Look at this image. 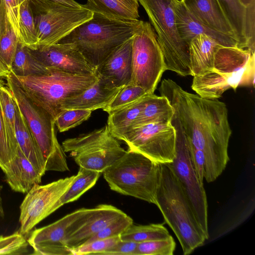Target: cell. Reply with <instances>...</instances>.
Segmentation results:
<instances>
[{"mask_svg": "<svg viewBox=\"0 0 255 255\" xmlns=\"http://www.w3.org/2000/svg\"><path fill=\"white\" fill-rule=\"evenodd\" d=\"M159 92L169 102L174 117L185 135L205 157L204 179L215 181L229 160L228 149L232 129L226 104L184 90L170 79H163Z\"/></svg>", "mask_w": 255, "mask_h": 255, "instance_id": "1", "label": "cell"}, {"mask_svg": "<svg viewBox=\"0 0 255 255\" xmlns=\"http://www.w3.org/2000/svg\"><path fill=\"white\" fill-rule=\"evenodd\" d=\"M155 205L177 238L183 254H191L208 237L200 226L170 163L160 164Z\"/></svg>", "mask_w": 255, "mask_h": 255, "instance_id": "2", "label": "cell"}, {"mask_svg": "<svg viewBox=\"0 0 255 255\" xmlns=\"http://www.w3.org/2000/svg\"><path fill=\"white\" fill-rule=\"evenodd\" d=\"M142 22L94 13L92 18L76 27L58 43L74 46L96 72L117 47L133 36Z\"/></svg>", "mask_w": 255, "mask_h": 255, "instance_id": "3", "label": "cell"}, {"mask_svg": "<svg viewBox=\"0 0 255 255\" xmlns=\"http://www.w3.org/2000/svg\"><path fill=\"white\" fill-rule=\"evenodd\" d=\"M255 52L237 46L220 45L213 67L193 76L191 88L199 96L218 99L230 88L253 86L255 79Z\"/></svg>", "mask_w": 255, "mask_h": 255, "instance_id": "4", "label": "cell"}, {"mask_svg": "<svg viewBox=\"0 0 255 255\" xmlns=\"http://www.w3.org/2000/svg\"><path fill=\"white\" fill-rule=\"evenodd\" d=\"M5 79V85L9 88L43 157L46 171H69L65 152L56 137L55 119L33 101L11 71Z\"/></svg>", "mask_w": 255, "mask_h": 255, "instance_id": "5", "label": "cell"}, {"mask_svg": "<svg viewBox=\"0 0 255 255\" xmlns=\"http://www.w3.org/2000/svg\"><path fill=\"white\" fill-rule=\"evenodd\" d=\"M102 173L111 190L155 204L159 163L128 150Z\"/></svg>", "mask_w": 255, "mask_h": 255, "instance_id": "6", "label": "cell"}, {"mask_svg": "<svg viewBox=\"0 0 255 255\" xmlns=\"http://www.w3.org/2000/svg\"><path fill=\"white\" fill-rule=\"evenodd\" d=\"M15 77L33 101L54 119L62 111L61 105L65 100L81 93L98 78L96 72L71 74L53 69L45 74Z\"/></svg>", "mask_w": 255, "mask_h": 255, "instance_id": "7", "label": "cell"}, {"mask_svg": "<svg viewBox=\"0 0 255 255\" xmlns=\"http://www.w3.org/2000/svg\"><path fill=\"white\" fill-rule=\"evenodd\" d=\"M145 9L162 50L166 70L191 75L188 44L179 34L175 0H138Z\"/></svg>", "mask_w": 255, "mask_h": 255, "instance_id": "8", "label": "cell"}, {"mask_svg": "<svg viewBox=\"0 0 255 255\" xmlns=\"http://www.w3.org/2000/svg\"><path fill=\"white\" fill-rule=\"evenodd\" d=\"M166 71L163 53L151 24L142 21L132 37L131 76L128 84L154 94Z\"/></svg>", "mask_w": 255, "mask_h": 255, "instance_id": "9", "label": "cell"}, {"mask_svg": "<svg viewBox=\"0 0 255 255\" xmlns=\"http://www.w3.org/2000/svg\"><path fill=\"white\" fill-rule=\"evenodd\" d=\"M29 0L38 48L58 43L76 27L92 18L94 14L84 7L74 8L49 0Z\"/></svg>", "mask_w": 255, "mask_h": 255, "instance_id": "10", "label": "cell"}, {"mask_svg": "<svg viewBox=\"0 0 255 255\" xmlns=\"http://www.w3.org/2000/svg\"><path fill=\"white\" fill-rule=\"evenodd\" d=\"M65 152L69 153L79 167L102 173L126 152L110 132L107 125L99 129L63 141Z\"/></svg>", "mask_w": 255, "mask_h": 255, "instance_id": "11", "label": "cell"}, {"mask_svg": "<svg viewBox=\"0 0 255 255\" xmlns=\"http://www.w3.org/2000/svg\"><path fill=\"white\" fill-rule=\"evenodd\" d=\"M170 123L176 129V141L175 156L170 164L200 226L209 238L208 204L204 185L199 180L191 164L186 136L179 124L174 116Z\"/></svg>", "mask_w": 255, "mask_h": 255, "instance_id": "12", "label": "cell"}, {"mask_svg": "<svg viewBox=\"0 0 255 255\" xmlns=\"http://www.w3.org/2000/svg\"><path fill=\"white\" fill-rule=\"evenodd\" d=\"M122 141L128 150L159 164L168 163L175 156L176 131L171 123H152L133 128Z\"/></svg>", "mask_w": 255, "mask_h": 255, "instance_id": "13", "label": "cell"}, {"mask_svg": "<svg viewBox=\"0 0 255 255\" xmlns=\"http://www.w3.org/2000/svg\"><path fill=\"white\" fill-rule=\"evenodd\" d=\"M75 175L41 185L35 184L20 206L19 231L26 236L41 221L53 213L58 200L72 184Z\"/></svg>", "mask_w": 255, "mask_h": 255, "instance_id": "14", "label": "cell"}, {"mask_svg": "<svg viewBox=\"0 0 255 255\" xmlns=\"http://www.w3.org/2000/svg\"><path fill=\"white\" fill-rule=\"evenodd\" d=\"M87 209L82 208L47 226L32 231L27 241L35 255H73L65 238L71 224Z\"/></svg>", "mask_w": 255, "mask_h": 255, "instance_id": "15", "label": "cell"}, {"mask_svg": "<svg viewBox=\"0 0 255 255\" xmlns=\"http://www.w3.org/2000/svg\"><path fill=\"white\" fill-rule=\"evenodd\" d=\"M32 55L44 66L50 69L71 74H90L96 73L83 55L73 45L57 43L30 49Z\"/></svg>", "mask_w": 255, "mask_h": 255, "instance_id": "16", "label": "cell"}, {"mask_svg": "<svg viewBox=\"0 0 255 255\" xmlns=\"http://www.w3.org/2000/svg\"><path fill=\"white\" fill-rule=\"evenodd\" d=\"M97 74V81L81 93L65 100L61 105L62 111L81 109L93 111L103 109L110 103L123 86L118 87L108 79Z\"/></svg>", "mask_w": 255, "mask_h": 255, "instance_id": "17", "label": "cell"}, {"mask_svg": "<svg viewBox=\"0 0 255 255\" xmlns=\"http://www.w3.org/2000/svg\"><path fill=\"white\" fill-rule=\"evenodd\" d=\"M174 12L180 36L188 44L196 36L204 34L222 46L240 47L235 37L215 30L200 21L187 9L182 0H175Z\"/></svg>", "mask_w": 255, "mask_h": 255, "instance_id": "18", "label": "cell"}, {"mask_svg": "<svg viewBox=\"0 0 255 255\" xmlns=\"http://www.w3.org/2000/svg\"><path fill=\"white\" fill-rule=\"evenodd\" d=\"M125 213L115 206L100 204L91 209L85 223L66 239L72 249L83 245L88 240Z\"/></svg>", "mask_w": 255, "mask_h": 255, "instance_id": "19", "label": "cell"}, {"mask_svg": "<svg viewBox=\"0 0 255 255\" xmlns=\"http://www.w3.org/2000/svg\"><path fill=\"white\" fill-rule=\"evenodd\" d=\"M5 180L14 192L27 193L31 188L40 184L43 175L17 146L14 158L2 169Z\"/></svg>", "mask_w": 255, "mask_h": 255, "instance_id": "20", "label": "cell"}, {"mask_svg": "<svg viewBox=\"0 0 255 255\" xmlns=\"http://www.w3.org/2000/svg\"><path fill=\"white\" fill-rule=\"evenodd\" d=\"M132 37L117 47L96 71L118 87L128 84L131 79Z\"/></svg>", "mask_w": 255, "mask_h": 255, "instance_id": "21", "label": "cell"}, {"mask_svg": "<svg viewBox=\"0 0 255 255\" xmlns=\"http://www.w3.org/2000/svg\"><path fill=\"white\" fill-rule=\"evenodd\" d=\"M182 0L187 9L204 24L236 39L218 0Z\"/></svg>", "mask_w": 255, "mask_h": 255, "instance_id": "22", "label": "cell"}, {"mask_svg": "<svg viewBox=\"0 0 255 255\" xmlns=\"http://www.w3.org/2000/svg\"><path fill=\"white\" fill-rule=\"evenodd\" d=\"M220 45L204 34H199L190 40L188 46L191 76L200 75L213 67L215 52Z\"/></svg>", "mask_w": 255, "mask_h": 255, "instance_id": "23", "label": "cell"}, {"mask_svg": "<svg viewBox=\"0 0 255 255\" xmlns=\"http://www.w3.org/2000/svg\"><path fill=\"white\" fill-rule=\"evenodd\" d=\"M138 0H87L83 7L93 13L118 19L139 18Z\"/></svg>", "mask_w": 255, "mask_h": 255, "instance_id": "24", "label": "cell"}, {"mask_svg": "<svg viewBox=\"0 0 255 255\" xmlns=\"http://www.w3.org/2000/svg\"><path fill=\"white\" fill-rule=\"evenodd\" d=\"M147 95L108 114L107 126L111 134L116 139L123 140L125 135L133 127Z\"/></svg>", "mask_w": 255, "mask_h": 255, "instance_id": "25", "label": "cell"}, {"mask_svg": "<svg viewBox=\"0 0 255 255\" xmlns=\"http://www.w3.org/2000/svg\"><path fill=\"white\" fill-rule=\"evenodd\" d=\"M173 115V109L167 98L147 94L133 128L152 123H170Z\"/></svg>", "mask_w": 255, "mask_h": 255, "instance_id": "26", "label": "cell"}, {"mask_svg": "<svg viewBox=\"0 0 255 255\" xmlns=\"http://www.w3.org/2000/svg\"><path fill=\"white\" fill-rule=\"evenodd\" d=\"M15 133L18 145L22 152L43 176L46 172L44 159L17 104Z\"/></svg>", "mask_w": 255, "mask_h": 255, "instance_id": "27", "label": "cell"}, {"mask_svg": "<svg viewBox=\"0 0 255 255\" xmlns=\"http://www.w3.org/2000/svg\"><path fill=\"white\" fill-rule=\"evenodd\" d=\"M218 0L234 32L240 48L248 49L245 30L247 7L239 0Z\"/></svg>", "mask_w": 255, "mask_h": 255, "instance_id": "28", "label": "cell"}, {"mask_svg": "<svg viewBox=\"0 0 255 255\" xmlns=\"http://www.w3.org/2000/svg\"><path fill=\"white\" fill-rule=\"evenodd\" d=\"M0 102L4 121L8 146L14 157L18 144L15 133L16 104L7 86L0 78Z\"/></svg>", "mask_w": 255, "mask_h": 255, "instance_id": "29", "label": "cell"}, {"mask_svg": "<svg viewBox=\"0 0 255 255\" xmlns=\"http://www.w3.org/2000/svg\"><path fill=\"white\" fill-rule=\"evenodd\" d=\"M51 70L35 59L30 48L19 41L10 68V71L15 76L26 77L45 74Z\"/></svg>", "mask_w": 255, "mask_h": 255, "instance_id": "30", "label": "cell"}, {"mask_svg": "<svg viewBox=\"0 0 255 255\" xmlns=\"http://www.w3.org/2000/svg\"><path fill=\"white\" fill-rule=\"evenodd\" d=\"M100 172L79 167L72 184L60 197L54 207V211L64 204L78 199L85 192L95 185Z\"/></svg>", "mask_w": 255, "mask_h": 255, "instance_id": "31", "label": "cell"}, {"mask_svg": "<svg viewBox=\"0 0 255 255\" xmlns=\"http://www.w3.org/2000/svg\"><path fill=\"white\" fill-rule=\"evenodd\" d=\"M18 28L19 42L30 49H37L38 40L29 0H25L19 7Z\"/></svg>", "mask_w": 255, "mask_h": 255, "instance_id": "32", "label": "cell"}, {"mask_svg": "<svg viewBox=\"0 0 255 255\" xmlns=\"http://www.w3.org/2000/svg\"><path fill=\"white\" fill-rule=\"evenodd\" d=\"M170 235L162 224L136 225L132 224L120 235L122 241L140 243L167 238Z\"/></svg>", "mask_w": 255, "mask_h": 255, "instance_id": "33", "label": "cell"}, {"mask_svg": "<svg viewBox=\"0 0 255 255\" xmlns=\"http://www.w3.org/2000/svg\"><path fill=\"white\" fill-rule=\"evenodd\" d=\"M147 94L141 87L128 84L120 90L110 103L103 110L108 114L138 100Z\"/></svg>", "mask_w": 255, "mask_h": 255, "instance_id": "34", "label": "cell"}, {"mask_svg": "<svg viewBox=\"0 0 255 255\" xmlns=\"http://www.w3.org/2000/svg\"><path fill=\"white\" fill-rule=\"evenodd\" d=\"M176 244L173 237L138 243L135 255H172Z\"/></svg>", "mask_w": 255, "mask_h": 255, "instance_id": "35", "label": "cell"}, {"mask_svg": "<svg viewBox=\"0 0 255 255\" xmlns=\"http://www.w3.org/2000/svg\"><path fill=\"white\" fill-rule=\"evenodd\" d=\"M29 246L26 236L19 231L8 236H0V255H26Z\"/></svg>", "mask_w": 255, "mask_h": 255, "instance_id": "36", "label": "cell"}, {"mask_svg": "<svg viewBox=\"0 0 255 255\" xmlns=\"http://www.w3.org/2000/svg\"><path fill=\"white\" fill-rule=\"evenodd\" d=\"M91 113L92 111L87 110H64L55 118V125L59 132L66 131L87 121L91 117Z\"/></svg>", "mask_w": 255, "mask_h": 255, "instance_id": "37", "label": "cell"}, {"mask_svg": "<svg viewBox=\"0 0 255 255\" xmlns=\"http://www.w3.org/2000/svg\"><path fill=\"white\" fill-rule=\"evenodd\" d=\"M19 41L18 36L8 21L0 40V60L10 71Z\"/></svg>", "mask_w": 255, "mask_h": 255, "instance_id": "38", "label": "cell"}, {"mask_svg": "<svg viewBox=\"0 0 255 255\" xmlns=\"http://www.w3.org/2000/svg\"><path fill=\"white\" fill-rule=\"evenodd\" d=\"M132 224V218L125 213L91 237L84 244L99 239L120 236Z\"/></svg>", "mask_w": 255, "mask_h": 255, "instance_id": "39", "label": "cell"}, {"mask_svg": "<svg viewBox=\"0 0 255 255\" xmlns=\"http://www.w3.org/2000/svg\"><path fill=\"white\" fill-rule=\"evenodd\" d=\"M121 241L120 236L99 239L72 249L73 255H99L111 249Z\"/></svg>", "mask_w": 255, "mask_h": 255, "instance_id": "40", "label": "cell"}, {"mask_svg": "<svg viewBox=\"0 0 255 255\" xmlns=\"http://www.w3.org/2000/svg\"><path fill=\"white\" fill-rule=\"evenodd\" d=\"M186 138L191 164L199 180L203 184L205 170L204 154L202 150L194 147L186 137Z\"/></svg>", "mask_w": 255, "mask_h": 255, "instance_id": "41", "label": "cell"}, {"mask_svg": "<svg viewBox=\"0 0 255 255\" xmlns=\"http://www.w3.org/2000/svg\"><path fill=\"white\" fill-rule=\"evenodd\" d=\"M13 158L7 144L4 121L0 102V168L2 170Z\"/></svg>", "mask_w": 255, "mask_h": 255, "instance_id": "42", "label": "cell"}, {"mask_svg": "<svg viewBox=\"0 0 255 255\" xmlns=\"http://www.w3.org/2000/svg\"><path fill=\"white\" fill-rule=\"evenodd\" d=\"M255 3L247 7L245 21V36L247 41L248 49L255 52Z\"/></svg>", "mask_w": 255, "mask_h": 255, "instance_id": "43", "label": "cell"}, {"mask_svg": "<svg viewBox=\"0 0 255 255\" xmlns=\"http://www.w3.org/2000/svg\"><path fill=\"white\" fill-rule=\"evenodd\" d=\"M25 0H4L8 19L18 37L19 9L20 5Z\"/></svg>", "mask_w": 255, "mask_h": 255, "instance_id": "44", "label": "cell"}, {"mask_svg": "<svg viewBox=\"0 0 255 255\" xmlns=\"http://www.w3.org/2000/svg\"><path fill=\"white\" fill-rule=\"evenodd\" d=\"M138 243L133 241L121 240L100 255H135Z\"/></svg>", "mask_w": 255, "mask_h": 255, "instance_id": "45", "label": "cell"}, {"mask_svg": "<svg viewBox=\"0 0 255 255\" xmlns=\"http://www.w3.org/2000/svg\"><path fill=\"white\" fill-rule=\"evenodd\" d=\"M8 21L4 0H0V40L5 32Z\"/></svg>", "mask_w": 255, "mask_h": 255, "instance_id": "46", "label": "cell"}, {"mask_svg": "<svg viewBox=\"0 0 255 255\" xmlns=\"http://www.w3.org/2000/svg\"><path fill=\"white\" fill-rule=\"evenodd\" d=\"M50 1L62 4L74 8H82L83 4H80L74 0H49Z\"/></svg>", "mask_w": 255, "mask_h": 255, "instance_id": "47", "label": "cell"}, {"mask_svg": "<svg viewBox=\"0 0 255 255\" xmlns=\"http://www.w3.org/2000/svg\"><path fill=\"white\" fill-rule=\"evenodd\" d=\"M10 71L0 60V78H6L10 74Z\"/></svg>", "mask_w": 255, "mask_h": 255, "instance_id": "48", "label": "cell"}, {"mask_svg": "<svg viewBox=\"0 0 255 255\" xmlns=\"http://www.w3.org/2000/svg\"><path fill=\"white\" fill-rule=\"evenodd\" d=\"M2 188V185L0 184V218H3L4 216V209L2 205V200L1 196V192Z\"/></svg>", "mask_w": 255, "mask_h": 255, "instance_id": "49", "label": "cell"}, {"mask_svg": "<svg viewBox=\"0 0 255 255\" xmlns=\"http://www.w3.org/2000/svg\"><path fill=\"white\" fill-rule=\"evenodd\" d=\"M240 2L246 7L255 3V0H239Z\"/></svg>", "mask_w": 255, "mask_h": 255, "instance_id": "50", "label": "cell"}, {"mask_svg": "<svg viewBox=\"0 0 255 255\" xmlns=\"http://www.w3.org/2000/svg\"></svg>", "mask_w": 255, "mask_h": 255, "instance_id": "51", "label": "cell"}]
</instances>
